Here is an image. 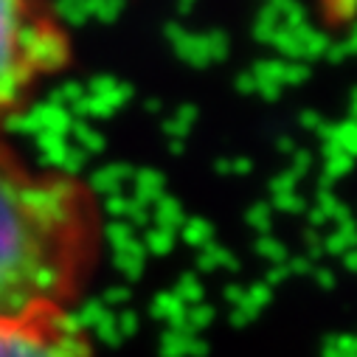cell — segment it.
<instances>
[{"instance_id":"obj_1","label":"cell","mask_w":357,"mask_h":357,"mask_svg":"<svg viewBox=\"0 0 357 357\" xmlns=\"http://www.w3.org/2000/svg\"><path fill=\"white\" fill-rule=\"evenodd\" d=\"M107 253V214L87 177L34 163L0 132V326L76 312Z\"/></svg>"},{"instance_id":"obj_2","label":"cell","mask_w":357,"mask_h":357,"mask_svg":"<svg viewBox=\"0 0 357 357\" xmlns=\"http://www.w3.org/2000/svg\"><path fill=\"white\" fill-rule=\"evenodd\" d=\"M76 45L51 0H0V130L68 73Z\"/></svg>"},{"instance_id":"obj_3","label":"cell","mask_w":357,"mask_h":357,"mask_svg":"<svg viewBox=\"0 0 357 357\" xmlns=\"http://www.w3.org/2000/svg\"><path fill=\"white\" fill-rule=\"evenodd\" d=\"M0 357H96L93 332L70 310L0 326Z\"/></svg>"}]
</instances>
